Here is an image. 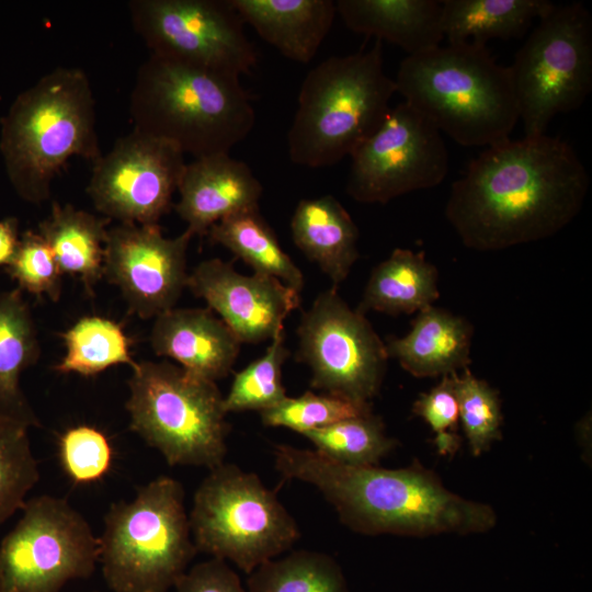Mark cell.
I'll use <instances>...</instances> for the list:
<instances>
[{
	"label": "cell",
	"instance_id": "obj_1",
	"mask_svg": "<svg viewBox=\"0 0 592 592\" xmlns=\"http://www.w3.org/2000/svg\"><path fill=\"white\" fill-rule=\"evenodd\" d=\"M589 186L585 167L561 138H508L487 147L452 184L445 216L465 247L503 250L562 230Z\"/></svg>",
	"mask_w": 592,
	"mask_h": 592
},
{
	"label": "cell",
	"instance_id": "obj_2",
	"mask_svg": "<svg viewBox=\"0 0 592 592\" xmlns=\"http://www.w3.org/2000/svg\"><path fill=\"white\" fill-rule=\"evenodd\" d=\"M275 469L285 479L316 487L340 521L364 535L431 536L491 530L494 510L446 489L440 478L415 463L405 468L348 466L315 449L275 445Z\"/></svg>",
	"mask_w": 592,
	"mask_h": 592
},
{
	"label": "cell",
	"instance_id": "obj_3",
	"mask_svg": "<svg viewBox=\"0 0 592 592\" xmlns=\"http://www.w3.org/2000/svg\"><path fill=\"white\" fill-rule=\"evenodd\" d=\"M395 84L405 102L465 147L501 143L520 119L510 68L486 46L447 44L408 55Z\"/></svg>",
	"mask_w": 592,
	"mask_h": 592
},
{
	"label": "cell",
	"instance_id": "obj_4",
	"mask_svg": "<svg viewBox=\"0 0 592 592\" xmlns=\"http://www.w3.org/2000/svg\"><path fill=\"white\" fill-rule=\"evenodd\" d=\"M130 115L135 129L195 159L229 153L255 123L251 95L239 77L153 55L137 71Z\"/></svg>",
	"mask_w": 592,
	"mask_h": 592
},
{
	"label": "cell",
	"instance_id": "obj_5",
	"mask_svg": "<svg viewBox=\"0 0 592 592\" xmlns=\"http://www.w3.org/2000/svg\"><path fill=\"white\" fill-rule=\"evenodd\" d=\"M8 175L25 201L41 204L67 161L101 156L90 81L79 68L59 67L22 92L2 119Z\"/></svg>",
	"mask_w": 592,
	"mask_h": 592
},
{
	"label": "cell",
	"instance_id": "obj_6",
	"mask_svg": "<svg viewBox=\"0 0 592 592\" xmlns=\"http://www.w3.org/2000/svg\"><path fill=\"white\" fill-rule=\"evenodd\" d=\"M396 92L384 70L380 41L367 50L325 59L301 83L287 132L291 161L323 168L351 156L383 124Z\"/></svg>",
	"mask_w": 592,
	"mask_h": 592
},
{
	"label": "cell",
	"instance_id": "obj_7",
	"mask_svg": "<svg viewBox=\"0 0 592 592\" xmlns=\"http://www.w3.org/2000/svg\"><path fill=\"white\" fill-rule=\"evenodd\" d=\"M182 483L159 476L111 505L99 562L114 592H168L196 555Z\"/></svg>",
	"mask_w": 592,
	"mask_h": 592
},
{
	"label": "cell",
	"instance_id": "obj_8",
	"mask_svg": "<svg viewBox=\"0 0 592 592\" xmlns=\"http://www.w3.org/2000/svg\"><path fill=\"white\" fill-rule=\"evenodd\" d=\"M130 430L170 466L213 469L225 462L230 424L216 383L168 361L137 362L128 379Z\"/></svg>",
	"mask_w": 592,
	"mask_h": 592
},
{
	"label": "cell",
	"instance_id": "obj_9",
	"mask_svg": "<svg viewBox=\"0 0 592 592\" xmlns=\"http://www.w3.org/2000/svg\"><path fill=\"white\" fill-rule=\"evenodd\" d=\"M197 553L250 574L299 539L297 522L262 480L231 463L209 469L189 514Z\"/></svg>",
	"mask_w": 592,
	"mask_h": 592
},
{
	"label": "cell",
	"instance_id": "obj_10",
	"mask_svg": "<svg viewBox=\"0 0 592 592\" xmlns=\"http://www.w3.org/2000/svg\"><path fill=\"white\" fill-rule=\"evenodd\" d=\"M526 137L579 109L592 90V18L580 2L554 4L509 66Z\"/></svg>",
	"mask_w": 592,
	"mask_h": 592
},
{
	"label": "cell",
	"instance_id": "obj_11",
	"mask_svg": "<svg viewBox=\"0 0 592 592\" xmlns=\"http://www.w3.org/2000/svg\"><path fill=\"white\" fill-rule=\"evenodd\" d=\"M0 543V576L7 592H59L87 579L99 563V537L66 499H27Z\"/></svg>",
	"mask_w": 592,
	"mask_h": 592
},
{
	"label": "cell",
	"instance_id": "obj_12",
	"mask_svg": "<svg viewBox=\"0 0 592 592\" xmlns=\"http://www.w3.org/2000/svg\"><path fill=\"white\" fill-rule=\"evenodd\" d=\"M297 335V360L309 367L311 388L371 405L389 357L364 314L352 309L332 287L303 312Z\"/></svg>",
	"mask_w": 592,
	"mask_h": 592
},
{
	"label": "cell",
	"instance_id": "obj_13",
	"mask_svg": "<svg viewBox=\"0 0 592 592\" xmlns=\"http://www.w3.org/2000/svg\"><path fill=\"white\" fill-rule=\"evenodd\" d=\"M128 8L150 55L236 77L257 65L254 45L229 0H134Z\"/></svg>",
	"mask_w": 592,
	"mask_h": 592
},
{
	"label": "cell",
	"instance_id": "obj_14",
	"mask_svg": "<svg viewBox=\"0 0 592 592\" xmlns=\"http://www.w3.org/2000/svg\"><path fill=\"white\" fill-rule=\"evenodd\" d=\"M350 157L346 193L369 204L434 187L449 164L439 128L405 101L390 107L379 128Z\"/></svg>",
	"mask_w": 592,
	"mask_h": 592
},
{
	"label": "cell",
	"instance_id": "obj_15",
	"mask_svg": "<svg viewBox=\"0 0 592 592\" xmlns=\"http://www.w3.org/2000/svg\"><path fill=\"white\" fill-rule=\"evenodd\" d=\"M185 164L174 144L134 128L93 162L87 192L109 219L158 225L171 207Z\"/></svg>",
	"mask_w": 592,
	"mask_h": 592
},
{
	"label": "cell",
	"instance_id": "obj_16",
	"mask_svg": "<svg viewBox=\"0 0 592 592\" xmlns=\"http://www.w3.org/2000/svg\"><path fill=\"white\" fill-rule=\"evenodd\" d=\"M185 229L166 238L158 225L118 224L107 229L103 277L117 286L129 310L141 319L172 308L187 283Z\"/></svg>",
	"mask_w": 592,
	"mask_h": 592
},
{
	"label": "cell",
	"instance_id": "obj_17",
	"mask_svg": "<svg viewBox=\"0 0 592 592\" xmlns=\"http://www.w3.org/2000/svg\"><path fill=\"white\" fill-rule=\"evenodd\" d=\"M186 287L203 298L241 343H260L283 332L286 317L299 307V292L280 280L237 272L232 262L209 259L189 274Z\"/></svg>",
	"mask_w": 592,
	"mask_h": 592
},
{
	"label": "cell",
	"instance_id": "obj_18",
	"mask_svg": "<svg viewBox=\"0 0 592 592\" xmlns=\"http://www.w3.org/2000/svg\"><path fill=\"white\" fill-rule=\"evenodd\" d=\"M178 192V215L193 236H204L223 218L259 207L263 187L246 162L217 153L186 163Z\"/></svg>",
	"mask_w": 592,
	"mask_h": 592
},
{
	"label": "cell",
	"instance_id": "obj_19",
	"mask_svg": "<svg viewBox=\"0 0 592 592\" xmlns=\"http://www.w3.org/2000/svg\"><path fill=\"white\" fill-rule=\"evenodd\" d=\"M150 344L157 355L216 383L231 372L241 342L209 308H172L155 318Z\"/></svg>",
	"mask_w": 592,
	"mask_h": 592
},
{
	"label": "cell",
	"instance_id": "obj_20",
	"mask_svg": "<svg viewBox=\"0 0 592 592\" xmlns=\"http://www.w3.org/2000/svg\"><path fill=\"white\" fill-rule=\"evenodd\" d=\"M473 326L451 311L429 306L419 311L410 331L385 343L388 357L414 377H437L468 367Z\"/></svg>",
	"mask_w": 592,
	"mask_h": 592
},
{
	"label": "cell",
	"instance_id": "obj_21",
	"mask_svg": "<svg viewBox=\"0 0 592 592\" xmlns=\"http://www.w3.org/2000/svg\"><path fill=\"white\" fill-rule=\"evenodd\" d=\"M244 23L286 58L307 64L337 14L332 0H229Z\"/></svg>",
	"mask_w": 592,
	"mask_h": 592
},
{
	"label": "cell",
	"instance_id": "obj_22",
	"mask_svg": "<svg viewBox=\"0 0 592 592\" xmlns=\"http://www.w3.org/2000/svg\"><path fill=\"white\" fill-rule=\"evenodd\" d=\"M335 8L354 33L395 44L408 55L439 46L444 39L437 0H338Z\"/></svg>",
	"mask_w": 592,
	"mask_h": 592
},
{
	"label": "cell",
	"instance_id": "obj_23",
	"mask_svg": "<svg viewBox=\"0 0 592 592\" xmlns=\"http://www.w3.org/2000/svg\"><path fill=\"white\" fill-rule=\"evenodd\" d=\"M295 246L338 287L360 257L358 229L332 195L304 198L291 219Z\"/></svg>",
	"mask_w": 592,
	"mask_h": 592
},
{
	"label": "cell",
	"instance_id": "obj_24",
	"mask_svg": "<svg viewBox=\"0 0 592 592\" xmlns=\"http://www.w3.org/2000/svg\"><path fill=\"white\" fill-rule=\"evenodd\" d=\"M41 346L35 322L21 291L0 293V417L29 429L41 426L21 388L22 374L36 364Z\"/></svg>",
	"mask_w": 592,
	"mask_h": 592
},
{
	"label": "cell",
	"instance_id": "obj_25",
	"mask_svg": "<svg viewBox=\"0 0 592 592\" xmlns=\"http://www.w3.org/2000/svg\"><path fill=\"white\" fill-rule=\"evenodd\" d=\"M437 282V269L423 251L396 248L373 269L356 309L391 316L419 312L440 297Z\"/></svg>",
	"mask_w": 592,
	"mask_h": 592
},
{
	"label": "cell",
	"instance_id": "obj_26",
	"mask_svg": "<svg viewBox=\"0 0 592 592\" xmlns=\"http://www.w3.org/2000/svg\"><path fill=\"white\" fill-rule=\"evenodd\" d=\"M554 5L547 0H444L441 29L448 44L486 46L522 37Z\"/></svg>",
	"mask_w": 592,
	"mask_h": 592
},
{
	"label": "cell",
	"instance_id": "obj_27",
	"mask_svg": "<svg viewBox=\"0 0 592 592\" xmlns=\"http://www.w3.org/2000/svg\"><path fill=\"white\" fill-rule=\"evenodd\" d=\"M106 217L70 204L53 203L50 215L38 224V234L52 249L61 273L79 277L89 295L103 277Z\"/></svg>",
	"mask_w": 592,
	"mask_h": 592
},
{
	"label": "cell",
	"instance_id": "obj_28",
	"mask_svg": "<svg viewBox=\"0 0 592 592\" xmlns=\"http://www.w3.org/2000/svg\"><path fill=\"white\" fill-rule=\"evenodd\" d=\"M207 236L250 265L254 273L275 277L300 292L304 275L282 249L259 207L241 210L214 224Z\"/></svg>",
	"mask_w": 592,
	"mask_h": 592
},
{
	"label": "cell",
	"instance_id": "obj_29",
	"mask_svg": "<svg viewBox=\"0 0 592 592\" xmlns=\"http://www.w3.org/2000/svg\"><path fill=\"white\" fill-rule=\"evenodd\" d=\"M60 335L66 354L54 367L58 373L93 376L118 364L133 367L137 363L132 357L128 337L111 319L83 317Z\"/></svg>",
	"mask_w": 592,
	"mask_h": 592
},
{
	"label": "cell",
	"instance_id": "obj_30",
	"mask_svg": "<svg viewBox=\"0 0 592 592\" xmlns=\"http://www.w3.org/2000/svg\"><path fill=\"white\" fill-rule=\"evenodd\" d=\"M247 592H349L344 574L329 555L315 550H293L255 568L247 581Z\"/></svg>",
	"mask_w": 592,
	"mask_h": 592
},
{
	"label": "cell",
	"instance_id": "obj_31",
	"mask_svg": "<svg viewBox=\"0 0 592 592\" xmlns=\"http://www.w3.org/2000/svg\"><path fill=\"white\" fill-rule=\"evenodd\" d=\"M325 458L348 466H377L396 441L385 432L380 418L371 412L343 419L304 434Z\"/></svg>",
	"mask_w": 592,
	"mask_h": 592
},
{
	"label": "cell",
	"instance_id": "obj_32",
	"mask_svg": "<svg viewBox=\"0 0 592 592\" xmlns=\"http://www.w3.org/2000/svg\"><path fill=\"white\" fill-rule=\"evenodd\" d=\"M288 356L284 332H281L271 340L262 356L236 373L224 397L226 412H262L283 401L287 395L282 383V368Z\"/></svg>",
	"mask_w": 592,
	"mask_h": 592
},
{
	"label": "cell",
	"instance_id": "obj_33",
	"mask_svg": "<svg viewBox=\"0 0 592 592\" xmlns=\"http://www.w3.org/2000/svg\"><path fill=\"white\" fill-rule=\"evenodd\" d=\"M39 476L29 428L0 417V524L23 508Z\"/></svg>",
	"mask_w": 592,
	"mask_h": 592
},
{
	"label": "cell",
	"instance_id": "obj_34",
	"mask_svg": "<svg viewBox=\"0 0 592 592\" xmlns=\"http://www.w3.org/2000/svg\"><path fill=\"white\" fill-rule=\"evenodd\" d=\"M451 374L458 401L459 422L473 455L478 456L501 439L502 411L499 394L468 367Z\"/></svg>",
	"mask_w": 592,
	"mask_h": 592
},
{
	"label": "cell",
	"instance_id": "obj_35",
	"mask_svg": "<svg viewBox=\"0 0 592 592\" xmlns=\"http://www.w3.org/2000/svg\"><path fill=\"white\" fill-rule=\"evenodd\" d=\"M371 405L356 403L344 398L306 391L298 397H286L275 407L260 412L266 426H281L301 435L346 418L371 412Z\"/></svg>",
	"mask_w": 592,
	"mask_h": 592
},
{
	"label": "cell",
	"instance_id": "obj_36",
	"mask_svg": "<svg viewBox=\"0 0 592 592\" xmlns=\"http://www.w3.org/2000/svg\"><path fill=\"white\" fill-rule=\"evenodd\" d=\"M5 269L19 289L36 297L46 295L53 301L59 299L62 273L52 249L38 232L24 231L13 261Z\"/></svg>",
	"mask_w": 592,
	"mask_h": 592
},
{
	"label": "cell",
	"instance_id": "obj_37",
	"mask_svg": "<svg viewBox=\"0 0 592 592\" xmlns=\"http://www.w3.org/2000/svg\"><path fill=\"white\" fill-rule=\"evenodd\" d=\"M59 457L67 476L77 483H90L107 474L112 446L100 430L89 425L68 429L59 440Z\"/></svg>",
	"mask_w": 592,
	"mask_h": 592
},
{
	"label": "cell",
	"instance_id": "obj_38",
	"mask_svg": "<svg viewBox=\"0 0 592 592\" xmlns=\"http://www.w3.org/2000/svg\"><path fill=\"white\" fill-rule=\"evenodd\" d=\"M412 412L421 417L434 431L433 442L441 455L456 453L462 440L456 432L459 410L451 375L443 376L435 387L420 394L412 406Z\"/></svg>",
	"mask_w": 592,
	"mask_h": 592
},
{
	"label": "cell",
	"instance_id": "obj_39",
	"mask_svg": "<svg viewBox=\"0 0 592 592\" xmlns=\"http://www.w3.org/2000/svg\"><path fill=\"white\" fill-rule=\"evenodd\" d=\"M174 588L175 592H247L226 561L214 557L187 569Z\"/></svg>",
	"mask_w": 592,
	"mask_h": 592
},
{
	"label": "cell",
	"instance_id": "obj_40",
	"mask_svg": "<svg viewBox=\"0 0 592 592\" xmlns=\"http://www.w3.org/2000/svg\"><path fill=\"white\" fill-rule=\"evenodd\" d=\"M20 242L18 220L9 217L0 220V267L13 261Z\"/></svg>",
	"mask_w": 592,
	"mask_h": 592
},
{
	"label": "cell",
	"instance_id": "obj_41",
	"mask_svg": "<svg viewBox=\"0 0 592 592\" xmlns=\"http://www.w3.org/2000/svg\"><path fill=\"white\" fill-rule=\"evenodd\" d=\"M0 592H7L4 584L2 582L1 576H0Z\"/></svg>",
	"mask_w": 592,
	"mask_h": 592
}]
</instances>
